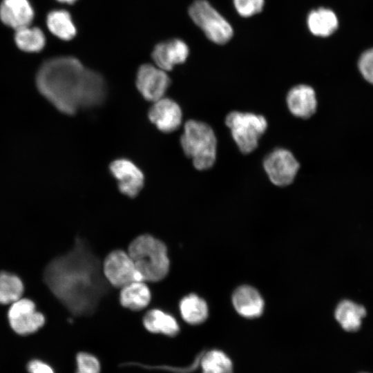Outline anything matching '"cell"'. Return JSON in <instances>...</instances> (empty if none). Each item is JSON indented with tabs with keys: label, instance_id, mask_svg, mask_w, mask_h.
Masks as SVG:
<instances>
[{
	"label": "cell",
	"instance_id": "e0dca14e",
	"mask_svg": "<svg viewBox=\"0 0 373 373\" xmlns=\"http://www.w3.org/2000/svg\"><path fill=\"white\" fill-rule=\"evenodd\" d=\"M366 315V309L363 306L350 300L340 302L334 312V316L341 327L347 332H356L359 329L362 318Z\"/></svg>",
	"mask_w": 373,
	"mask_h": 373
},
{
	"label": "cell",
	"instance_id": "3957f363",
	"mask_svg": "<svg viewBox=\"0 0 373 373\" xmlns=\"http://www.w3.org/2000/svg\"><path fill=\"white\" fill-rule=\"evenodd\" d=\"M128 254L144 281L157 282L169 273L170 262L166 247L150 235L135 238L128 246Z\"/></svg>",
	"mask_w": 373,
	"mask_h": 373
},
{
	"label": "cell",
	"instance_id": "d4e9b609",
	"mask_svg": "<svg viewBox=\"0 0 373 373\" xmlns=\"http://www.w3.org/2000/svg\"><path fill=\"white\" fill-rule=\"evenodd\" d=\"M202 373H233L230 358L222 351L212 350L200 358Z\"/></svg>",
	"mask_w": 373,
	"mask_h": 373
},
{
	"label": "cell",
	"instance_id": "83f0119b",
	"mask_svg": "<svg viewBox=\"0 0 373 373\" xmlns=\"http://www.w3.org/2000/svg\"><path fill=\"white\" fill-rule=\"evenodd\" d=\"M358 67L363 78L373 84V48L361 54L358 61Z\"/></svg>",
	"mask_w": 373,
	"mask_h": 373
},
{
	"label": "cell",
	"instance_id": "d6986e66",
	"mask_svg": "<svg viewBox=\"0 0 373 373\" xmlns=\"http://www.w3.org/2000/svg\"><path fill=\"white\" fill-rule=\"evenodd\" d=\"M143 324L151 333L162 334L171 337L176 336L180 332V327L175 318L157 309H153L145 314Z\"/></svg>",
	"mask_w": 373,
	"mask_h": 373
},
{
	"label": "cell",
	"instance_id": "f546056e",
	"mask_svg": "<svg viewBox=\"0 0 373 373\" xmlns=\"http://www.w3.org/2000/svg\"><path fill=\"white\" fill-rule=\"evenodd\" d=\"M57 1L63 3L73 4L75 2H76L77 0H57Z\"/></svg>",
	"mask_w": 373,
	"mask_h": 373
},
{
	"label": "cell",
	"instance_id": "ba28073f",
	"mask_svg": "<svg viewBox=\"0 0 373 373\" xmlns=\"http://www.w3.org/2000/svg\"><path fill=\"white\" fill-rule=\"evenodd\" d=\"M102 271L106 280L115 287L122 288L134 281H144L131 256L123 250H115L108 254Z\"/></svg>",
	"mask_w": 373,
	"mask_h": 373
},
{
	"label": "cell",
	"instance_id": "7402d4cb",
	"mask_svg": "<svg viewBox=\"0 0 373 373\" xmlns=\"http://www.w3.org/2000/svg\"><path fill=\"white\" fill-rule=\"evenodd\" d=\"M25 286L21 278L6 270L0 271V305L9 306L24 295Z\"/></svg>",
	"mask_w": 373,
	"mask_h": 373
},
{
	"label": "cell",
	"instance_id": "2e32d148",
	"mask_svg": "<svg viewBox=\"0 0 373 373\" xmlns=\"http://www.w3.org/2000/svg\"><path fill=\"white\" fill-rule=\"evenodd\" d=\"M233 306L241 316L253 318L260 316L264 309V301L259 292L247 285L238 287L232 296Z\"/></svg>",
	"mask_w": 373,
	"mask_h": 373
},
{
	"label": "cell",
	"instance_id": "5bb4252c",
	"mask_svg": "<svg viewBox=\"0 0 373 373\" xmlns=\"http://www.w3.org/2000/svg\"><path fill=\"white\" fill-rule=\"evenodd\" d=\"M34 9L28 0H3L0 4V19L15 30L30 26Z\"/></svg>",
	"mask_w": 373,
	"mask_h": 373
},
{
	"label": "cell",
	"instance_id": "6da1fadb",
	"mask_svg": "<svg viewBox=\"0 0 373 373\" xmlns=\"http://www.w3.org/2000/svg\"><path fill=\"white\" fill-rule=\"evenodd\" d=\"M43 278L56 300L74 316L93 314L108 292L99 260L80 237L70 250L50 259Z\"/></svg>",
	"mask_w": 373,
	"mask_h": 373
},
{
	"label": "cell",
	"instance_id": "8fae6325",
	"mask_svg": "<svg viewBox=\"0 0 373 373\" xmlns=\"http://www.w3.org/2000/svg\"><path fill=\"white\" fill-rule=\"evenodd\" d=\"M110 170L117 180L120 192L130 198L135 197L144 185V175L131 161L118 159L111 162Z\"/></svg>",
	"mask_w": 373,
	"mask_h": 373
},
{
	"label": "cell",
	"instance_id": "f1b7e54d",
	"mask_svg": "<svg viewBox=\"0 0 373 373\" xmlns=\"http://www.w3.org/2000/svg\"><path fill=\"white\" fill-rule=\"evenodd\" d=\"M30 373H55L52 367L40 360H32L28 364Z\"/></svg>",
	"mask_w": 373,
	"mask_h": 373
},
{
	"label": "cell",
	"instance_id": "30bf717a",
	"mask_svg": "<svg viewBox=\"0 0 373 373\" xmlns=\"http://www.w3.org/2000/svg\"><path fill=\"white\" fill-rule=\"evenodd\" d=\"M171 84L166 71L157 66L145 64L139 68L136 76V86L148 101L156 102L164 97Z\"/></svg>",
	"mask_w": 373,
	"mask_h": 373
},
{
	"label": "cell",
	"instance_id": "603a6c76",
	"mask_svg": "<svg viewBox=\"0 0 373 373\" xmlns=\"http://www.w3.org/2000/svg\"><path fill=\"white\" fill-rule=\"evenodd\" d=\"M180 314L183 320L190 325H199L208 316L206 302L194 294L182 298L179 304Z\"/></svg>",
	"mask_w": 373,
	"mask_h": 373
},
{
	"label": "cell",
	"instance_id": "9c48e42d",
	"mask_svg": "<svg viewBox=\"0 0 373 373\" xmlns=\"http://www.w3.org/2000/svg\"><path fill=\"white\" fill-rule=\"evenodd\" d=\"M263 167L273 184L284 186L293 182L300 164L289 151L277 149L266 156Z\"/></svg>",
	"mask_w": 373,
	"mask_h": 373
},
{
	"label": "cell",
	"instance_id": "8992f818",
	"mask_svg": "<svg viewBox=\"0 0 373 373\" xmlns=\"http://www.w3.org/2000/svg\"><path fill=\"white\" fill-rule=\"evenodd\" d=\"M193 21L209 39L218 44L227 43L233 35L231 25L207 0H195L189 8Z\"/></svg>",
	"mask_w": 373,
	"mask_h": 373
},
{
	"label": "cell",
	"instance_id": "52a82bcc",
	"mask_svg": "<svg viewBox=\"0 0 373 373\" xmlns=\"http://www.w3.org/2000/svg\"><path fill=\"white\" fill-rule=\"evenodd\" d=\"M6 317L10 329L22 336L39 332L46 322L45 314L37 309L35 302L25 296L8 306Z\"/></svg>",
	"mask_w": 373,
	"mask_h": 373
},
{
	"label": "cell",
	"instance_id": "277c9868",
	"mask_svg": "<svg viewBox=\"0 0 373 373\" xmlns=\"http://www.w3.org/2000/svg\"><path fill=\"white\" fill-rule=\"evenodd\" d=\"M180 144L185 155L192 160L198 170L211 167L216 158L217 141L215 133L206 123L189 120L184 126Z\"/></svg>",
	"mask_w": 373,
	"mask_h": 373
},
{
	"label": "cell",
	"instance_id": "484cf974",
	"mask_svg": "<svg viewBox=\"0 0 373 373\" xmlns=\"http://www.w3.org/2000/svg\"><path fill=\"white\" fill-rule=\"evenodd\" d=\"M76 361V373H100L99 361L91 354L79 352L77 354Z\"/></svg>",
	"mask_w": 373,
	"mask_h": 373
},
{
	"label": "cell",
	"instance_id": "5b68a950",
	"mask_svg": "<svg viewBox=\"0 0 373 373\" xmlns=\"http://www.w3.org/2000/svg\"><path fill=\"white\" fill-rule=\"evenodd\" d=\"M225 123L240 151L245 154L256 149L258 140L267 127V120L262 115L238 111L229 113Z\"/></svg>",
	"mask_w": 373,
	"mask_h": 373
},
{
	"label": "cell",
	"instance_id": "cb8c5ba5",
	"mask_svg": "<svg viewBox=\"0 0 373 373\" xmlns=\"http://www.w3.org/2000/svg\"><path fill=\"white\" fill-rule=\"evenodd\" d=\"M15 41L17 46L27 52H37L46 44V37L42 30L30 26L15 30Z\"/></svg>",
	"mask_w": 373,
	"mask_h": 373
},
{
	"label": "cell",
	"instance_id": "ac0fdd59",
	"mask_svg": "<svg viewBox=\"0 0 373 373\" xmlns=\"http://www.w3.org/2000/svg\"><path fill=\"white\" fill-rule=\"evenodd\" d=\"M121 289L119 301L127 309L139 311L150 303L151 292L144 281H134Z\"/></svg>",
	"mask_w": 373,
	"mask_h": 373
},
{
	"label": "cell",
	"instance_id": "4dcf8cb0",
	"mask_svg": "<svg viewBox=\"0 0 373 373\" xmlns=\"http://www.w3.org/2000/svg\"><path fill=\"white\" fill-rule=\"evenodd\" d=\"M362 373H366V372H362Z\"/></svg>",
	"mask_w": 373,
	"mask_h": 373
},
{
	"label": "cell",
	"instance_id": "44dd1931",
	"mask_svg": "<svg viewBox=\"0 0 373 373\" xmlns=\"http://www.w3.org/2000/svg\"><path fill=\"white\" fill-rule=\"evenodd\" d=\"M46 25L52 34L62 40H70L77 34L72 17L65 10L56 9L49 12L46 17Z\"/></svg>",
	"mask_w": 373,
	"mask_h": 373
},
{
	"label": "cell",
	"instance_id": "9a60e30c",
	"mask_svg": "<svg viewBox=\"0 0 373 373\" xmlns=\"http://www.w3.org/2000/svg\"><path fill=\"white\" fill-rule=\"evenodd\" d=\"M287 104L289 111L294 116L303 119L309 118L316 110V93L309 86L297 85L288 92Z\"/></svg>",
	"mask_w": 373,
	"mask_h": 373
},
{
	"label": "cell",
	"instance_id": "4316f807",
	"mask_svg": "<svg viewBox=\"0 0 373 373\" xmlns=\"http://www.w3.org/2000/svg\"><path fill=\"white\" fill-rule=\"evenodd\" d=\"M237 12L242 17H251L260 12L264 5V0H233Z\"/></svg>",
	"mask_w": 373,
	"mask_h": 373
},
{
	"label": "cell",
	"instance_id": "4fadbf2b",
	"mask_svg": "<svg viewBox=\"0 0 373 373\" xmlns=\"http://www.w3.org/2000/svg\"><path fill=\"white\" fill-rule=\"evenodd\" d=\"M149 118L160 131L171 133L180 126L182 111L175 102L162 97L154 102L149 110Z\"/></svg>",
	"mask_w": 373,
	"mask_h": 373
},
{
	"label": "cell",
	"instance_id": "ffe728a7",
	"mask_svg": "<svg viewBox=\"0 0 373 373\" xmlns=\"http://www.w3.org/2000/svg\"><path fill=\"white\" fill-rule=\"evenodd\" d=\"M307 25L313 35L325 37L336 30L338 21L336 14L332 10L320 8L309 13L307 17Z\"/></svg>",
	"mask_w": 373,
	"mask_h": 373
},
{
	"label": "cell",
	"instance_id": "7a4b0ae2",
	"mask_svg": "<svg viewBox=\"0 0 373 373\" xmlns=\"http://www.w3.org/2000/svg\"><path fill=\"white\" fill-rule=\"evenodd\" d=\"M36 85L55 108L68 115L99 106L106 96L104 77L70 56L45 61L37 71Z\"/></svg>",
	"mask_w": 373,
	"mask_h": 373
},
{
	"label": "cell",
	"instance_id": "7c38bea8",
	"mask_svg": "<svg viewBox=\"0 0 373 373\" xmlns=\"http://www.w3.org/2000/svg\"><path fill=\"white\" fill-rule=\"evenodd\" d=\"M189 50L182 39L175 38L157 44L151 53L155 66L169 71L175 65L182 64L189 56Z\"/></svg>",
	"mask_w": 373,
	"mask_h": 373
}]
</instances>
